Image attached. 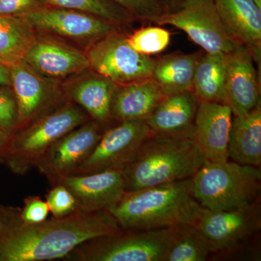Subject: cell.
I'll return each instance as SVG.
<instances>
[{
    "mask_svg": "<svg viewBox=\"0 0 261 261\" xmlns=\"http://www.w3.org/2000/svg\"><path fill=\"white\" fill-rule=\"evenodd\" d=\"M205 161L193 137L153 134L121 168L126 192L191 178Z\"/></svg>",
    "mask_w": 261,
    "mask_h": 261,
    "instance_id": "3",
    "label": "cell"
},
{
    "mask_svg": "<svg viewBox=\"0 0 261 261\" xmlns=\"http://www.w3.org/2000/svg\"><path fill=\"white\" fill-rule=\"evenodd\" d=\"M260 91L251 53L243 44H238L226 55L225 104L233 116H245L260 103Z\"/></svg>",
    "mask_w": 261,
    "mask_h": 261,
    "instance_id": "15",
    "label": "cell"
},
{
    "mask_svg": "<svg viewBox=\"0 0 261 261\" xmlns=\"http://www.w3.org/2000/svg\"><path fill=\"white\" fill-rule=\"evenodd\" d=\"M226 55L207 53L196 66L192 91L199 101L225 104Z\"/></svg>",
    "mask_w": 261,
    "mask_h": 261,
    "instance_id": "24",
    "label": "cell"
},
{
    "mask_svg": "<svg viewBox=\"0 0 261 261\" xmlns=\"http://www.w3.org/2000/svg\"><path fill=\"white\" fill-rule=\"evenodd\" d=\"M190 179L196 200L209 210H233L260 201V167L205 160Z\"/></svg>",
    "mask_w": 261,
    "mask_h": 261,
    "instance_id": "4",
    "label": "cell"
},
{
    "mask_svg": "<svg viewBox=\"0 0 261 261\" xmlns=\"http://www.w3.org/2000/svg\"><path fill=\"white\" fill-rule=\"evenodd\" d=\"M232 112L224 103L199 101L192 137L206 161H228Z\"/></svg>",
    "mask_w": 261,
    "mask_h": 261,
    "instance_id": "17",
    "label": "cell"
},
{
    "mask_svg": "<svg viewBox=\"0 0 261 261\" xmlns=\"http://www.w3.org/2000/svg\"><path fill=\"white\" fill-rule=\"evenodd\" d=\"M193 225L205 239L211 252L230 250L260 229V201L229 211L201 207Z\"/></svg>",
    "mask_w": 261,
    "mask_h": 261,
    "instance_id": "9",
    "label": "cell"
},
{
    "mask_svg": "<svg viewBox=\"0 0 261 261\" xmlns=\"http://www.w3.org/2000/svg\"><path fill=\"white\" fill-rule=\"evenodd\" d=\"M12 88L18 106V127L23 128L61 107L58 81L39 74L24 61L10 65Z\"/></svg>",
    "mask_w": 261,
    "mask_h": 261,
    "instance_id": "12",
    "label": "cell"
},
{
    "mask_svg": "<svg viewBox=\"0 0 261 261\" xmlns=\"http://www.w3.org/2000/svg\"><path fill=\"white\" fill-rule=\"evenodd\" d=\"M228 160L247 166L261 165L260 103L247 115L233 116L228 144Z\"/></svg>",
    "mask_w": 261,
    "mask_h": 261,
    "instance_id": "22",
    "label": "cell"
},
{
    "mask_svg": "<svg viewBox=\"0 0 261 261\" xmlns=\"http://www.w3.org/2000/svg\"><path fill=\"white\" fill-rule=\"evenodd\" d=\"M45 201L53 217H64L80 211L74 196L61 184L51 186L45 195Z\"/></svg>",
    "mask_w": 261,
    "mask_h": 261,
    "instance_id": "30",
    "label": "cell"
},
{
    "mask_svg": "<svg viewBox=\"0 0 261 261\" xmlns=\"http://www.w3.org/2000/svg\"><path fill=\"white\" fill-rule=\"evenodd\" d=\"M157 24L181 29L207 53L228 55L240 44L225 30L213 0L188 5L176 13L165 14Z\"/></svg>",
    "mask_w": 261,
    "mask_h": 261,
    "instance_id": "13",
    "label": "cell"
},
{
    "mask_svg": "<svg viewBox=\"0 0 261 261\" xmlns=\"http://www.w3.org/2000/svg\"><path fill=\"white\" fill-rule=\"evenodd\" d=\"M163 97L151 79L118 85L111 102V119L146 121Z\"/></svg>",
    "mask_w": 261,
    "mask_h": 261,
    "instance_id": "21",
    "label": "cell"
},
{
    "mask_svg": "<svg viewBox=\"0 0 261 261\" xmlns=\"http://www.w3.org/2000/svg\"><path fill=\"white\" fill-rule=\"evenodd\" d=\"M0 85L12 87L10 65L0 63Z\"/></svg>",
    "mask_w": 261,
    "mask_h": 261,
    "instance_id": "36",
    "label": "cell"
},
{
    "mask_svg": "<svg viewBox=\"0 0 261 261\" xmlns=\"http://www.w3.org/2000/svg\"><path fill=\"white\" fill-rule=\"evenodd\" d=\"M0 63H2V62H1V61H0Z\"/></svg>",
    "mask_w": 261,
    "mask_h": 261,
    "instance_id": "40",
    "label": "cell"
},
{
    "mask_svg": "<svg viewBox=\"0 0 261 261\" xmlns=\"http://www.w3.org/2000/svg\"><path fill=\"white\" fill-rule=\"evenodd\" d=\"M153 135L145 121H124L103 132L89 157L73 175L121 169Z\"/></svg>",
    "mask_w": 261,
    "mask_h": 261,
    "instance_id": "10",
    "label": "cell"
},
{
    "mask_svg": "<svg viewBox=\"0 0 261 261\" xmlns=\"http://www.w3.org/2000/svg\"><path fill=\"white\" fill-rule=\"evenodd\" d=\"M20 211L21 207L0 205V235L23 224Z\"/></svg>",
    "mask_w": 261,
    "mask_h": 261,
    "instance_id": "34",
    "label": "cell"
},
{
    "mask_svg": "<svg viewBox=\"0 0 261 261\" xmlns=\"http://www.w3.org/2000/svg\"><path fill=\"white\" fill-rule=\"evenodd\" d=\"M178 227V226H177ZM177 227L123 230L81 244L66 261H163Z\"/></svg>",
    "mask_w": 261,
    "mask_h": 261,
    "instance_id": "6",
    "label": "cell"
},
{
    "mask_svg": "<svg viewBox=\"0 0 261 261\" xmlns=\"http://www.w3.org/2000/svg\"><path fill=\"white\" fill-rule=\"evenodd\" d=\"M253 2L257 5V8L261 10V0H253Z\"/></svg>",
    "mask_w": 261,
    "mask_h": 261,
    "instance_id": "39",
    "label": "cell"
},
{
    "mask_svg": "<svg viewBox=\"0 0 261 261\" xmlns=\"http://www.w3.org/2000/svg\"><path fill=\"white\" fill-rule=\"evenodd\" d=\"M121 229L108 211H78L39 224L23 223L0 235V261L63 260L81 244Z\"/></svg>",
    "mask_w": 261,
    "mask_h": 261,
    "instance_id": "1",
    "label": "cell"
},
{
    "mask_svg": "<svg viewBox=\"0 0 261 261\" xmlns=\"http://www.w3.org/2000/svg\"><path fill=\"white\" fill-rule=\"evenodd\" d=\"M102 133L97 122L89 120L57 140L38 163L36 169L51 186L56 185L74 173L92 152Z\"/></svg>",
    "mask_w": 261,
    "mask_h": 261,
    "instance_id": "11",
    "label": "cell"
},
{
    "mask_svg": "<svg viewBox=\"0 0 261 261\" xmlns=\"http://www.w3.org/2000/svg\"><path fill=\"white\" fill-rule=\"evenodd\" d=\"M220 20L229 37L251 53L260 64L261 10L253 0H213Z\"/></svg>",
    "mask_w": 261,
    "mask_h": 261,
    "instance_id": "18",
    "label": "cell"
},
{
    "mask_svg": "<svg viewBox=\"0 0 261 261\" xmlns=\"http://www.w3.org/2000/svg\"><path fill=\"white\" fill-rule=\"evenodd\" d=\"M48 7L45 0H0V15L23 17Z\"/></svg>",
    "mask_w": 261,
    "mask_h": 261,
    "instance_id": "33",
    "label": "cell"
},
{
    "mask_svg": "<svg viewBox=\"0 0 261 261\" xmlns=\"http://www.w3.org/2000/svg\"><path fill=\"white\" fill-rule=\"evenodd\" d=\"M23 18L37 32L73 42L85 48V51L102 38L119 32L120 29L111 22L87 12L55 7H48Z\"/></svg>",
    "mask_w": 261,
    "mask_h": 261,
    "instance_id": "8",
    "label": "cell"
},
{
    "mask_svg": "<svg viewBox=\"0 0 261 261\" xmlns=\"http://www.w3.org/2000/svg\"><path fill=\"white\" fill-rule=\"evenodd\" d=\"M18 127V106L12 87L0 85V130L8 136Z\"/></svg>",
    "mask_w": 261,
    "mask_h": 261,
    "instance_id": "31",
    "label": "cell"
},
{
    "mask_svg": "<svg viewBox=\"0 0 261 261\" xmlns=\"http://www.w3.org/2000/svg\"><path fill=\"white\" fill-rule=\"evenodd\" d=\"M58 184H61L71 192L79 210L84 212L108 211L126 192L121 169L71 175Z\"/></svg>",
    "mask_w": 261,
    "mask_h": 261,
    "instance_id": "16",
    "label": "cell"
},
{
    "mask_svg": "<svg viewBox=\"0 0 261 261\" xmlns=\"http://www.w3.org/2000/svg\"><path fill=\"white\" fill-rule=\"evenodd\" d=\"M132 47L140 54L150 56L164 51L171 42V33L160 27L138 29L127 37Z\"/></svg>",
    "mask_w": 261,
    "mask_h": 261,
    "instance_id": "28",
    "label": "cell"
},
{
    "mask_svg": "<svg viewBox=\"0 0 261 261\" xmlns=\"http://www.w3.org/2000/svg\"><path fill=\"white\" fill-rule=\"evenodd\" d=\"M207 1V0H188L186 5L195 4V3H202V2Z\"/></svg>",
    "mask_w": 261,
    "mask_h": 261,
    "instance_id": "38",
    "label": "cell"
},
{
    "mask_svg": "<svg viewBox=\"0 0 261 261\" xmlns=\"http://www.w3.org/2000/svg\"><path fill=\"white\" fill-rule=\"evenodd\" d=\"M166 14L176 13L186 6L188 0H157Z\"/></svg>",
    "mask_w": 261,
    "mask_h": 261,
    "instance_id": "35",
    "label": "cell"
},
{
    "mask_svg": "<svg viewBox=\"0 0 261 261\" xmlns=\"http://www.w3.org/2000/svg\"><path fill=\"white\" fill-rule=\"evenodd\" d=\"M87 71L65 84L63 92L68 100L80 106L92 120L104 124L111 119V102L118 85L91 70Z\"/></svg>",
    "mask_w": 261,
    "mask_h": 261,
    "instance_id": "20",
    "label": "cell"
},
{
    "mask_svg": "<svg viewBox=\"0 0 261 261\" xmlns=\"http://www.w3.org/2000/svg\"><path fill=\"white\" fill-rule=\"evenodd\" d=\"M23 61L39 74L57 81L89 70L85 50L42 32H37Z\"/></svg>",
    "mask_w": 261,
    "mask_h": 261,
    "instance_id": "14",
    "label": "cell"
},
{
    "mask_svg": "<svg viewBox=\"0 0 261 261\" xmlns=\"http://www.w3.org/2000/svg\"><path fill=\"white\" fill-rule=\"evenodd\" d=\"M50 214L47 202L39 196H28L23 200L20 217L23 224H37L47 219Z\"/></svg>",
    "mask_w": 261,
    "mask_h": 261,
    "instance_id": "32",
    "label": "cell"
},
{
    "mask_svg": "<svg viewBox=\"0 0 261 261\" xmlns=\"http://www.w3.org/2000/svg\"><path fill=\"white\" fill-rule=\"evenodd\" d=\"M36 34L23 17L0 15V61L10 65L23 61Z\"/></svg>",
    "mask_w": 261,
    "mask_h": 261,
    "instance_id": "25",
    "label": "cell"
},
{
    "mask_svg": "<svg viewBox=\"0 0 261 261\" xmlns=\"http://www.w3.org/2000/svg\"><path fill=\"white\" fill-rule=\"evenodd\" d=\"M198 104L192 91L164 96L146 123L154 135L193 137Z\"/></svg>",
    "mask_w": 261,
    "mask_h": 261,
    "instance_id": "19",
    "label": "cell"
},
{
    "mask_svg": "<svg viewBox=\"0 0 261 261\" xmlns=\"http://www.w3.org/2000/svg\"><path fill=\"white\" fill-rule=\"evenodd\" d=\"M89 121L87 113L71 101L15 130L8 138L1 164L20 176L37 167L57 140Z\"/></svg>",
    "mask_w": 261,
    "mask_h": 261,
    "instance_id": "5",
    "label": "cell"
},
{
    "mask_svg": "<svg viewBox=\"0 0 261 261\" xmlns=\"http://www.w3.org/2000/svg\"><path fill=\"white\" fill-rule=\"evenodd\" d=\"M201 206L191 179L125 192L108 210L123 230H149L193 224Z\"/></svg>",
    "mask_w": 261,
    "mask_h": 261,
    "instance_id": "2",
    "label": "cell"
},
{
    "mask_svg": "<svg viewBox=\"0 0 261 261\" xmlns=\"http://www.w3.org/2000/svg\"><path fill=\"white\" fill-rule=\"evenodd\" d=\"M89 70L125 85L150 79L154 60L134 49L126 36L113 33L86 50Z\"/></svg>",
    "mask_w": 261,
    "mask_h": 261,
    "instance_id": "7",
    "label": "cell"
},
{
    "mask_svg": "<svg viewBox=\"0 0 261 261\" xmlns=\"http://www.w3.org/2000/svg\"><path fill=\"white\" fill-rule=\"evenodd\" d=\"M49 6L87 12L115 24L128 25L135 19L119 5L111 0H45Z\"/></svg>",
    "mask_w": 261,
    "mask_h": 261,
    "instance_id": "27",
    "label": "cell"
},
{
    "mask_svg": "<svg viewBox=\"0 0 261 261\" xmlns=\"http://www.w3.org/2000/svg\"><path fill=\"white\" fill-rule=\"evenodd\" d=\"M211 253L208 245L193 224L178 226L163 261H205Z\"/></svg>",
    "mask_w": 261,
    "mask_h": 261,
    "instance_id": "26",
    "label": "cell"
},
{
    "mask_svg": "<svg viewBox=\"0 0 261 261\" xmlns=\"http://www.w3.org/2000/svg\"><path fill=\"white\" fill-rule=\"evenodd\" d=\"M8 138H9V136L0 130V164H1L2 160H3V154H4L7 143H8Z\"/></svg>",
    "mask_w": 261,
    "mask_h": 261,
    "instance_id": "37",
    "label": "cell"
},
{
    "mask_svg": "<svg viewBox=\"0 0 261 261\" xmlns=\"http://www.w3.org/2000/svg\"><path fill=\"white\" fill-rule=\"evenodd\" d=\"M119 5L135 20L158 23L163 15L166 14L157 0H111Z\"/></svg>",
    "mask_w": 261,
    "mask_h": 261,
    "instance_id": "29",
    "label": "cell"
},
{
    "mask_svg": "<svg viewBox=\"0 0 261 261\" xmlns=\"http://www.w3.org/2000/svg\"><path fill=\"white\" fill-rule=\"evenodd\" d=\"M201 55L173 54L155 61L150 79L163 95L192 91L194 75Z\"/></svg>",
    "mask_w": 261,
    "mask_h": 261,
    "instance_id": "23",
    "label": "cell"
}]
</instances>
